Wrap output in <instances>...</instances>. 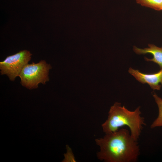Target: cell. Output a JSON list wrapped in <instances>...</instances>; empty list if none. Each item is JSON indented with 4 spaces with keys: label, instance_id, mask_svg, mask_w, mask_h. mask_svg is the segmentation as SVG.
<instances>
[{
    "label": "cell",
    "instance_id": "4",
    "mask_svg": "<svg viewBox=\"0 0 162 162\" xmlns=\"http://www.w3.org/2000/svg\"><path fill=\"white\" fill-rule=\"evenodd\" d=\"M32 55L29 51L24 50L8 56L4 61L0 62L1 74L6 75L10 81H14L31 60Z\"/></svg>",
    "mask_w": 162,
    "mask_h": 162
},
{
    "label": "cell",
    "instance_id": "2",
    "mask_svg": "<svg viewBox=\"0 0 162 162\" xmlns=\"http://www.w3.org/2000/svg\"><path fill=\"white\" fill-rule=\"evenodd\" d=\"M140 107L130 111L120 103L116 102L111 106L108 112L107 119L102 124L105 133L114 132L119 128L127 126L130 129L131 136L138 141L143 128L146 125L144 118L141 116Z\"/></svg>",
    "mask_w": 162,
    "mask_h": 162
},
{
    "label": "cell",
    "instance_id": "7",
    "mask_svg": "<svg viewBox=\"0 0 162 162\" xmlns=\"http://www.w3.org/2000/svg\"><path fill=\"white\" fill-rule=\"evenodd\" d=\"M152 95L158 107V113L157 118L151 124V128L162 127V99L155 93H154Z\"/></svg>",
    "mask_w": 162,
    "mask_h": 162
},
{
    "label": "cell",
    "instance_id": "1",
    "mask_svg": "<svg viewBox=\"0 0 162 162\" xmlns=\"http://www.w3.org/2000/svg\"><path fill=\"white\" fill-rule=\"evenodd\" d=\"M100 148L98 159L106 162H135L140 154L137 141L126 128L105 133L103 138L95 140Z\"/></svg>",
    "mask_w": 162,
    "mask_h": 162
},
{
    "label": "cell",
    "instance_id": "6",
    "mask_svg": "<svg viewBox=\"0 0 162 162\" xmlns=\"http://www.w3.org/2000/svg\"><path fill=\"white\" fill-rule=\"evenodd\" d=\"M148 47L143 49L134 47V52L138 54H152L153 57L151 59L145 57L147 61L152 62L159 65L160 68H162V47H159L153 44H148Z\"/></svg>",
    "mask_w": 162,
    "mask_h": 162
},
{
    "label": "cell",
    "instance_id": "3",
    "mask_svg": "<svg viewBox=\"0 0 162 162\" xmlns=\"http://www.w3.org/2000/svg\"><path fill=\"white\" fill-rule=\"evenodd\" d=\"M52 68L50 64L45 60L38 63L27 64L23 68L19 76L22 85L27 88H36L40 83L43 84L49 80V72Z\"/></svg>",
    "mask_w": 162,
    "mask_h": 162
},
{
    "label": "cell",
    "instance_id": "8",
    "mask_svg": "<svg viewBox=\"0 0 162 162\" xmlns=\"http://www.w3.org/2000/svg\"><path fill=\"white\" fill-rule=\"evenodd\" d=\"M137 3L142 6L156 10H162V0H135Z\"/></svg>",
    "mask_w": 162,
    "mask_h": 162
},
{
    "label": "cell",
    "instance_id": "5",
    "mask_svg": "<svg viewBox=\"0 0 162 162\" xmlns=\"http://www.w3.org/2000/svg\"><path fill=\"white\" fill-rule=\"evenodd\" d=\"M128 72L138 81L148 84L153 90H159L161 86L160 83L162 86V68L155 73L146 74L130 68Z\"/></svg>",
    "mask_w": 162,
    "mask_h": 162
},
{
    "label": "cell",
    "instance_id": "9",
    "mask_svg": "<svg viewBox=\"0 0 162 162\" xmlns=\"http://www.w3.org/2000/svg\"></svg>",
    "mask_w": 162,
    "mask_h": 162
}]
</instances>
